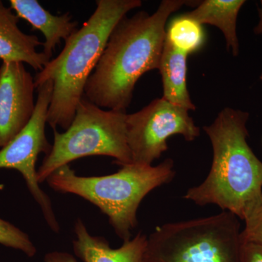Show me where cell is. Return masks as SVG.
<instances>
[{
  "instance_id": "cell-1",
  "label": "cell",
  "mask_w": 262,
  "mask_h": 262,
  "mask_svg": "<svg viewBox=\"0 0 262 262\" xmlns=\"http://www.w3.org/2000/svg\"><path fill=\"white\" fill-rule=\"evenodd\" d=\"M187 2L163 0L152 14L138 12L117 24L84 87V97L99 107L125 112L141 76L158 70L169 17Z\"/></svg>"
},
{
  "instance_id": "cell-2",
  "label": "cell",
  "mask_w": 262,
  "mask_h": 262,
  "mask_svg": "<svg viewBox=\"0 0 262 262\" xmlns=\"http://www.w3.org/2000/svg\"><path fill=\"white\" fill-rule=\"evenodd\" d=\"M87 21L65 40L56 58L48 62L34 77L36 89L53 82L47 123L66 130L83 98L86 82L97 65L113 29L127 13L142 5L141 0H97Z\"/></svg>"
},
{
  "instance_id": "cell-3",
  "label": "cell",
  "mask_w": 262,
  "mask_h": 262,
  "mask_svg": "<svg viewBox=\"0 0 262 262\" xmlns=\"http://www.w3.org/2000/svg\"><path fill=\"white\" fill-rule=\"evenodd\" d=\"M250 115L224 108L213 123L203 127L213 147L208 177L184 198L199 206L216 205L241 220L246 205L262 193V162L248 145Z\"/></svg>"
},
{
  "instance_id": "cell-4",
  "label": "cell",
  "mask_w": 262,
  "mask_h": 262,
  "mask_svg": "<svg viewBox=\"0 0 262 262\" xmlns=\"http://www.w3.org/2000/svg\"><path fill=\"white\" fill-rule=\"evenodd\" d=\"M174 163L166 159L158 166L123 165L116 173L103 177H80L65 165L48 177L55 191L84 198L107 215L118 237L130 239L137 226L136 213L142 200L155 188L168 184L175 176Z\"/></svg>"
},
{
  "instance_id": "cell-5",
  "label": "cell",
  "mask_w": 262,
  "mask_h": 262,
  "mask_svg": "<svg viewBox=\"0 0 262 262\" xmlns=\"http://www.w3.org/2000/svg\"><path fill=\"white\" fill-rule=\"evenodd\" d=\"M237 215L219 214L165 224L149 237L145 262H241V225Z\"/></svg>"
},
{
  "instance_id": "cell-6",
  "label": "cell",
  "mask_w": 262,
  "mask_h": 262,
  "mask_svg": "<svg viewBox=\"0 0 262 262\" xmlns=\"http://www.w3.org/2000/svg\"><path fill=\"white\" fill-rule=\"evenodd\" d=\"M126 113L104 110L83 96L70 126L53 130L54 141L37 170L39 184L57 169L89 156H108L123 166L132 163L126 135Z\"/></svg>"
},
{
  "instance_id": "cell-7",
  "label": "cell",
  "mask_w": 262,
  "mask_h": 262,
  "mask_svg": "<svg viewBox=\"0 0 262 262\" xmlns=\"http://www.w3.org/2000/svg\"><path fill=\"white\" fill-rule=\"evenodd\" d=\"M127 145L132 163L151 166L155 160L168 149L167 140L182 135L192 141L201 134L189 111L157 98L137 113L126 115Z\"/></svg>"
},
{
  "instance_id": "cell-8",
  "label": "cell",
  "mask_w": 262,
  "mask_h": 262,
  "mask_svg": "<svg viewBox=\"0 0 262 262\" xmlns=\"http://www.w3.org/2000/svg\"><path fill=\"white\" fill-rule=\"evenodd\" d=\"M53 91V82L51 80L37 89L35 110L28 125L0 149V169H14L21 173L29 192L40 207L48 226L58 233L59 224L49 196L39 187L36 170L39 155L45 153L48 155L52 148L46 137V126Z\"/></svg>"
},
{
  "instance_id": "cell-9",
  "label": "cell",
  "mask_w": 262,
  "mask_h": 262,
  "mask_svg": "<svg viewBox=\"0 0 262 262\" xmlns=\"http://www.w3.org/2000/svg\"><path fill=\"white\" fill-rule=\"evenodd\" d=\"M34 78L23 63L0 67V149L28 125L36 107Z\"/></svg>"
},
{
  "instance_id": "cell-10",
  "label": "cell",
  "mask_w": 262,
  "mask_h": 262,
  "mask_svg": "<svg viewBox=\"0 0 262 262\" xmlns=\"http://www.w3.org/2000/svg\"><path fill=\"white\" fill-rule=\"evenodd\" d=\"M13 10L0 0V59L3 62L26 63L40 72L51 59L37 48L42 46L37 36L22 32Z\"/></svg>"
},
{
  "instance_id": "cell-11",
  "label": "cell",
  "mask_w": 262,
  "mask_h": 262,
  "mask_svg": "<svg viewBox=\"0 0 262 262\" xmlns=\"http://www.w3.org/2000/svg\"><path fill=\"white\" fill-rule=\"evenodd\" d=\"M75 233L74 252L83 262H145L147 237L141 232L118 248L110 247L102 237L91 235L82 220L76 221Z\"/></svg>"
},
{
  "instance_id": "cell-12",
  "label": "cell",
  "mask_w": 262,
  "mask_h": 262,
  "mask_svg": "<svg viewBox=\"0 0 262 262\" xmlns=\"http://www.w3.org/2000/svg\"><path fill=\"white\" fill-rule=\"evenodd\" d=\"M10 8L19 18L27 20L33 30H39L45 37L42 53L51 60L61 39H67L77 30L78 22L72 20L69 12L55 15L39 4L37 0H10Z\"/></svg>"
},
{
  "instance_id": "cell-13",
  "label": "cell",
  "mask_w": 262,
  "mask_h": 262,
  "mask_svg": "<svg viewBox=\"0 0 262 262\" xmlns=\"http://www.w3.org/2000/svg\"><path fill=\"white\" fill-rule=\"evenodd\" d=\"M245 0H205L195 9L186 13L198 23L210 24L222 31L227 51L239 56V43L237 34V20Z\"/></svg>"
},
{
  "instance_id": "cell-14",
  "label": "cell",
  "mask_w": 262,
  "mask_h": 262,
  "mask_svg": "<svg viewBox=\"0 0 262 262\" xmlns=\"http://www.w3.org/2000/svg\"><path fill=\"white\" fill-rule=\"evenodd\" d=\"M187 54L177 51L165 39L159 70L164 99L188 111L195 110L187 89Z\"/></svg>"
},
{
  "instance_id": "cell-15",
  "label": "cell",
  "mask_w": 262,
  "mask_h": 262,
  "mask_svg": "<svg viewBox=\"0 0 262 262\" xmlns=\"http://www.w3.org/2000/svg\"><path fill=\"white\" fill-rule=\"evenodd\" d=\"M205 38L203 25L186 14L170 21L165 36L172 47L187 55L201 49Z\"/></svg>"
},
{
  "instance_id": "cell-16",
  "label": "cell",
  "mask_w": 262,
  "mask_h": 262,
  "mask_svg": "<svg viewBox=\"0 0 262 262\" xmlns=\"http://www.w3.org/2000/svg\"><path fill=\"white\" fill-rule=\"evenodd\" d=\"M241 220L245 222V228L241 232L242 242L262 247V193L246 205Z\"/></svg>"
},
{
  "instance_id": "cell-17",
  "label": "cell",
  "mask_w": 262,
  "mask_h": 262,
  "mask_svg": "<svg viewBox=\"0 0 262 262\" xmlns=\"http://www.w3.org/2000/svg\"><path fill=\"white\" fill-rule=\"evenodd\" d=\"M0 244L19 250L29 257H33L37 253V248L25 232L2 219H0Z\"/></svg>"
},
{
  "instance_id": "cell-18",
  "label": "cell",
  "mask_w": 262,
  "mask_h": 262,
  "mask_svg": "<svg viewBox=\"0 0 262 262\" xmlns=\"http://www.w3.org/2000/svg\"><path fill=\"white\" fill-rule=\"evenodd\" d=\"M241 262H262L261 246L251 243H243Z\"/></svg>"
},
{
  "instance_id": "cell-19",
  "label": "cell",
  "mask_w": 262,
  "mask_h": 262,
  "mask_svg": "<svg viewBox=\"0 0 262 262\" xmlns=\"http://www.w3.org/2000/svg\"><path fill=\"white\" fill-rule=\"evenodd\" d=\"M45 262H78L73 255L61 251H53L45 256Z\"/></svg>"
},
{
  "instance_id": "cell-20",
  "label": "cell",
  "mask_w": 262,
  "mask_h": 262,
  "mask_svg": "<svg viewBox=\"0 0 262 262\" xmlns=\"http://www.w3.org/2000/svg\"><path fill=\"white\" fill-rule=\"evenodd\" d=\"M258 21L253 29V32L256 35H262V0L260 1L259 7L258 8Z\"/></svg>"
},
{
  "instance_id": "cell-21",
  "label": "cell",
  "mask_w": 262,
  "mask_h": 262,
  "mask_svg": "<svg viewBox=\"0 0 262 262\" xmlns=\"http://www.w3.org/2000/svg\"><path fill=\"white\" fill-rule=\"evenodd\" d=\"M259 80L262 82V72L261 73V75H260V76H259Z\"/></svg>"
}]
</instances>
